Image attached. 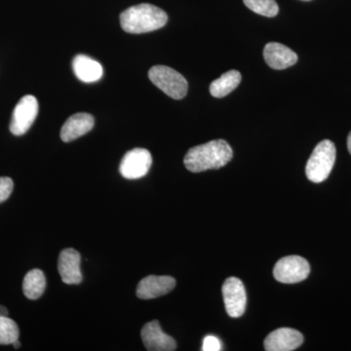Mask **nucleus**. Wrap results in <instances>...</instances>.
Returning a JSON list of instances; mask_svg holds the SVG:
<instances>
[{"label":"nucleus","instance_id":"1","mask_svg":"<svg viewBox=\"0 0 351 351\" xmlns=\"http://www.w3.org/2000/svg\"><path fill=\"white\" fill-rule=\"evenodd\" d=\"M232 156V149L225 140H215L189 149L184 163L191 172L200 173L223 167Z\"/></svg>","mask_w":351,"mask_h":351},{"label":"nucleus","instance_id":"22","mask_svg":"<svg viewBox=\"0 0 351 351\" xmlns=\"http://www.w3.org/2000/svg\"><path fill=\"white\" fill-rule=\"evenodd\" d=\"M8 315V311L5 306H1L0 304V316H7Z\"/></svg>","mask_w":351,"mask_h":351},{"label":"nucleus","instance_id":"4","mask_svg":"<svg viewBox=\"0 0 351 351\" xmlns=\"http://www.w3.org/2000/svg\"><path fill=\"white\" fill-rule=\"evenodd\" d=\"M149 77L157 88L175 100H181L188 93L186 78L169 66H152L149 71Z\"/></svg>","mask_w":351,"mask_h":351},{"label":"nucleus","instance_id":"6","mask_svg":"<svg viewBox=\"0 0 351 351\" xmlns=\"http://www.w3.org/2000/svg\"><path fill=\"white\" fill-rule=\"evenodd\" d=\"M38 114V101L32 95H25L14 108L10 131L13 135L22 136L29 131Z\"/></svg>","mask_w":351,"mask_h":351},{"label":"nucleus","instance_id":"21","mask_svg":"<svg viewBox=\"0 0 351 351\" xmlns=\"http://www.w3.org/2000/svg\"><path fill=\"white\" fill-rule=\"evenodd\" d=\"M221 350V341L214 336H207L203 339V351H219Z\"/></svg>","mask_w":351,"mask_h":351},{"label":"nucleus","instance_id":"15","mask_svg":"<svg viewBox=\"0 0 351 351\" xmlns=\"http://www.w3.org/2000/svg\"><path fill=\"white\" fill-rule=\"evenodd\" d=\"M75 75L82 82L92 83L98 82L104 75L101 64L92 58L85 55H77L73 61Z\"/></svg>","mask_w":351,"mask_h":351},{"label":"nucleus","instance_id":"9","mask_svg":"<svg viewBox=\"0 0 351 351\" xmlns=\"http://www.w3.org/2000/svg\"><path fill=\"white\" fill-rule=\"evenodd\" d=\"M304 336L295 329L280 328L270 332L265 339V350L267 351H291L301 346Z\"/></svg>","mask_w":351,"mask_h":351},{"label":"nucleus","instance_id":"3","mask_svg":"<svg viewBox=\"0 0 351 351\" xmlns=\"http://www.w3.org/2000/svg\"><path fill=\"white\" fill-rule=\"evenodd\" d=\"M336 147L334 143L324 140L316 145L306 163V173L309 181L319 184L329 177L336 162Z\"/></svg>","mask_w":351,"mask_h":351},{"label":"nucleus","instance_id":"11","mask_svg":"<svg viewBox=\"0 0 351 351\" xmlns=\"http://www.w3.org/2000/svg\"><path fill=\"white\" fill-rule=\"evenodd\" d=\"M176 280L171 276H149L140 281L137 287L138 298L152 300L168 294L175 288Z\"/></svg>","mask_w":351,"mask_h":351},{"label":"nucleus","instance_id":"18","mask_svg":"<svg viewBox=\"0 0 351 351\" xmlns=\"http://www.w3.org/2000/svg\"><path fill=\"white\" fill-rule=\"evenodd\" d=\"M245 5L253 12L265 17H276L279 12L276 0H243Z\"/></svg>","mask_w":351,"mask_h":351},{"label":"nucleus","instance_id":"8","mask_svg":"<svg viewBox=\"0 0 351 351\" xmlns=\"http://www.w3.org/2000/svg\"><path fill=\"white\" fill-rule=\"evenodd\" d=\"M226 311L230 317H240L246 309L247 295L243 283L237 277L226 279L223 285Z\"/></svg>","mask_w":351,"mask_h":351},{"label":"nucleus","instance_id":"24","mask_svg":"<svg viewBox=\"0 0 351 351\" xmlns=\"http://www.w3.org/2000/svg\"><path fill=\"white\" fill-rule=\"evenodd\" d=\"M14 348H16V350H17V348H19L20 346H21V343L19 341V339H16L15 341H14V343H12Z\"/></svg>","mask_w":351,"mask_h":351},{"label":"nucleus","instance_id":"2","mask_svg":"<svg viewBox=\"0 0 351 351\" xmlns=\"http://www.w3.org/2000/svg\"><path fill=\"white\" fill-rule=\"evenodd\" d=\"M167 21V14L162 9L147 3L132 6L120 15L122 29L134 34L156 31L163 27Z\"/></svg>","mask_w":351,"mask_h":351},{"label":"nucleus","instance_id":"23","mask_svg":"<svg viewBox=\"0 0 351 351\" xmlns=\"http://www.w3.org/2000/svg\"><path fill=\"white\" fill-rule=\"evenodd\" d=\"M348 152H350V154H351V132L350 133V135H348Z\"/></svg>","mask_w":351,"mask_h":351},{"label":"nucleus","instance_id":"10","mask_svg":"<svg viewBox=\"0 0 351 351\" xmlns=\"http://www.w3.org/2000/svg\"><path fill=\"white\" fill-rule=\"evenodd\" d=\"M143 343L149 351H172L177 348L175 339L161 330L158 321L147 323L141 332Z\"/></svg>","mask_w":351,"mask_h":351},{"label":"nucleus","instance_id":"13","mask_svg":"<svg viewBox=\"0 0 351 351\" xmlns=\"http://www.w3.org/2000/svg\"><path fill=\"white\" fill-rule=\"evenodd\" d=\"M263 58L270 68L274 69H285L294 66L298 62V55L294 51L277 43H269L265 46Z\"/></svg>","mask_w":351,"mask_h":351},{"label":"nucleus","instance_id":"12","mask_svg":"<svg viewBox=\"0 0 351 351\" xmlns=\"http://www.w3.org/2000/svg\"><path fill=\"white\" fill-rule=\"evenodd\" d=\"M80 254L75 249H64L61 252L58 263V269L64 283L80 284L82 282L80 270Z\"/></svg>","mask_w":351,"mask_h":351},{"label":"nucleus","instance_id":"16","mask_svg":"<svg viewBox=\"0 0 351 351\" xmlns=\"http://www.w3.org/2000/svg\"><path fill=\"white\" fill-rule=\"evenodd\" d=\"M241 80V75L239 71H226L221 77L211 83L210 93L215 98H223L239 86Z\"/></svg>","mask_w":351,"mask_h":351},{"label":"nucleus","instance_id":"20","mask_svg":"<svg viewBox=\"0 0 351 351\" xmlns=\"http://www.w3.org/2000/svg\"><path fill=\"white\" fill-rule=\"evenodd\" d=\"M14 182L12 179L8 177L0 178V203L8 199L12 193Z\"/></svg>","mask_w":351,"mask_h":351},{"label":"nucleus","instance_id":"25","mask_svg":"<svg viewBox=\"0 0 351 351\" xmlns=\"http://www.w3.org/2000/svg\"><path fill=\"white\" fill-rule=\"evenodd\" d=\"M304 1H308V0H304Z\"/></svg>","mask_w":351,"mask_h":351},{"label":"nucleus","instance_id":"17","mask_svg":"<svg viewBox=\"0 0 351 351\" xmlns=\"http://www.w3.org/2000/svg\"><path fill=\"white\" fill-rule=\"evenodd\" d=\"M45 288V276L40 269H32L27 272L23 282V291L27 299H39L43 295Z\"/></svg>","mask_w":351,"mask_h":351},{"label":"nucleus","instance_id":"14","mask_svg":"<svg viewBox=\"0 0 351 351\" xmlns=\"http://www.w3.org/2000/svg\"><path fill=\"white\" fill-rule=\"evenodd\" d=\"M94 117L89 113L80 112L69 117L61 129V138L64 143L73 142L93 129Z\"/></svg>","mask_w":351,"mask_h":351},{"label":"nucleus","instance_id":"7","mask_svg":"<svg viewBox=\"0 0 351 351\" xmlns=\"http://www.w3.org/2000/svg\"><path fill=\"white\" fill-rule=\"evenodd\" d=\"M151 152L145 149H134L127 152L120 163V174L128 180L145 177L151 169Z\"/></svg>","mask_w":351,"mask_h":351},{"label":"nucleus","instance_id":"5","mask_svg":"<svg viewBox=\"0 0 351 351\" xmlns=\"http://www.w3.org/2000/svg\"><path fill=\"white\" fill-rule=\"evenodd\" d=\"M311 267L306 258L300 256H288L276 263L274 276L277 281L284 284L299 283L307 278Z\"/></svg>","mask_w":351,"mask_h":351},{"label":"nucleus","instance_id":"19","mask_svg":"<svg viewBox=\"0 0 351 351\" xmlns=\"http://www.w3.org/2000/svg\"><path fill=\"white\" fill-rule=\"evenodd\" d=\"M19 328L15 321L7 316H0V345H12L19 339Z\"/></svg>","mask_w":351,"mask_h":351}]
</instances>
